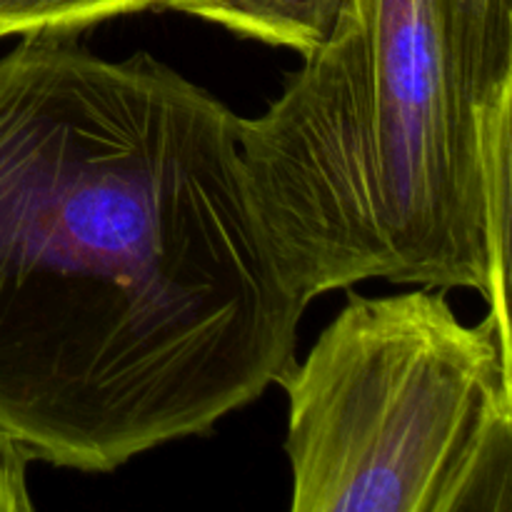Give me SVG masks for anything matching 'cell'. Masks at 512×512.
<instances>
[{"mask_svg": "<svg viewBox=\"0 0 512 512\" xmlns=\"http://www.w3.org/2000/svg\"><path fill=\"white\" fill-rule=\"evenodd\" d=\"M35 460L30 448L0 428V512H30L28 468Z\"/></svg>", "mask_w": 512, "mask_h": 512, "instance_id": "8992f818", "label": "cell"}, {"mask_svg": "<svg viewBox=\"0 0 512 512\" xmlns=\"http://www.w3.org/2000/svg\"><path fill=\"white\" fill-rule=\"evenodd\" d=\"M153 8L195 15L240 38L293 48L305 58L330 38L345 0H153Z\"/></svg>", "mask_w": 512, "mask_h": 512, "instance_id": "277c9868", "label": "cell"}, {"mask_svg": "<svg viewBox=\"0 0 512 512\" xmlns=\"http://www.w3.org/2000/svg\"><path fill=\"white\" fill-rule=\"evenodd\" d=\"M288 395L293 512H510L512 345L445 288L348 293Z\"/></svg>", "mask_w": 512, "mask_h": 512, "instance_id": "3957f363", "label": "cell"}, {"mask_svg": "<svg viewBox=\"0 0 512 512\" xmlns=\"http://www.w3.org/2000/svg\"><path fill=\"white\" fill-rule=\"evenodd\" d=\"M240 115L73 30L0 58V428L113 473L208 435L295 363L305 303L240 158Z\"/></svg>", "mask_w": 512, "mask_h": 512, "instance_id": "6da1fadb", "label": "cell"}, {"mask_svg": "<svg viewBox=\"0 0 512 512\" xmlns=\"http://www.w3.org/2000/svg\"><path fill=\"white\" fill-rule=\"evenodd\" d=\"M148 8L153 0H0V38L38 30L83 33L90 25Z\"/></svg>", "mask_w": 512, "mask_h": 512, "instance_id": "5b68a950", "label": "cell"}, {"mask_svg": "<svg viewBox=\"0 0 512 512\" xmlns=\"http://www.w3.org/2000/svg\"><path fill=\"white\" fill-rule=\"evenodd\" d=\"M512 103V0H345L240 158L305 305L365 280L490 298L485 138Z\"/></svg>", "mask_w": 512, "mask_h": 512, "instance_id": "7a4b0ae2", "label": "cell"}]
</instances>
